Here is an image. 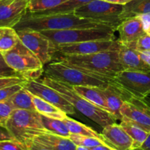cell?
<instances>
[{"instance_id": "cell-41", "label": "cell", "mask_w": 150, "mask_h": 150, "mask_svg": "<svg viewBox=\"0 0 150 150\" xmlns=\"http://www.w3.org/2000/svg\"><path fill=\"white\" fill-rule=\"evenodd\" d=\"M141 149L142 150H150V133L146 140L145 141V142L141 147Z\"/></svg>"}, {"instance_id": "cell-23", "label": "cell", "mask_w": 150, "mask_h": 150, "mask_svg": "<svg viewBox=\"0 0 150 150\" xmlns=\"http://www.w3.org/2000/svg\"><path fill=\"white\" fill-rule=\"evenodd\" d=\"M141 14H150V0H132L124 5L120 18L124 20Z\"/></svg>"}, {"instance_id": "cell-30", "label": "cell", "mask_w": 150, "mask_h": 150, "mask_svg": "<svg viewBox=\"0 0 150 150\" xmlns=\"http://www.w3.org/2000/svg\"><path fill=\"white\" fill-rule=\"evenodd\" d=\"M122 45L136 50L139 52L149 51L150 50V35L145 34L143 36L140 37L139 39L133 41V42H129L127 44H122Z\"/></svg>"}, {"instance_id": "cell-20", "label": "cell", "mask_w": 150, "mask_h": 150, "mask_svg": "<svg viewBox=\"0 0 150 150\" xmlns=\"http://www.w3.org/2000/svg\"><path fill=\"white\" fill-rule=\"evenodd\" d=\"M120 125L133 139V146L131 149H139L142 147L143 144L147 139L149 133L124 117H122Z\"/></svg>"}, {"instance_id": "cell-42", "label": "cell", "mask_w": 150, "mask_h": 150, "mask_svg": "<svg viewBox=\"0 0 150 150\" xmlns=\"http://www.w3.org/2000/svg\"><path fill=\"white\" fill-rule=\"evenodd\" d=\"M25 148H26V150H48L46 149H44V148H41L39 147V146H35L33 144H31L28 145V146H26Z\"/></svg>"}, {"instance_id": "cell-4", "label": "cell", "mask_w": 150, "mask_h": 150, "mask_svg": "<svg viewBox=\"0 0 150 150\" xmlns=\"http://www.w3.org/2000/svg\"><path fill=\"white\" fill-rule=\"evenodd\" d=\"M41 82L59 92L63 98L73 105L76 109L103 128L106 125L115 123L116 120L108 112L98 108L79 95L73 86L45 76Z\"/></svg>"}, {"instance_id": "cell-16", "label": "cell", "mask_w": 150, "mask_h": 150, "mask_svg": "<svg viewBox=\"0 0 150 150\" xmlns=\"http://www.w3.org/2000/svg\"><path fill=\"white\" fill-rule=\"evenodd\" d=\"M32 144L48 150L76 149V145L69 138L58 136L49 132L38 135L33 139Z\"/></svg>"}, {"instance_id": "cell-21", "label": "cell", "mask_w": 150, "mask_h": 150, "mask_svg": "<svg viewBox=\"0 0 150 150\" xmlns=\"http://www.w3.org/2000/svg\"><path fill=\"white\" fill-rule=\"evenodd\" d=\"M91 1H92V0H67L57 7L49 9V10L35 12V13H29V12H28V13L35 15V16H48V15L54 14L73 13L79 7L87 4Z\"/></svg>"}, {"instance_id": "cell-34", "label": "cell", "mask_w": 150, "mask_h": 150, "mask_svg": "<svg viewBox=\"0 0 150 150\" xmlns=\"http://www.w3.org/2000/svg\"><path fill=\"white\" fill-rule=\"evenodd\" d=\"M0 150H26L24 146L13 139L0 140Z\"/></svg>"}, {"instance_id": "cell-37", "label": "cell", "mask_w": 150, "mask_h": 150, "mask_svg": "<svg viewBox=\"0 0 150 150\" xmlns=\"http://www.w3.org/2000/svg\"><path fill=\"white\" fill-rule=\"evenodd\" d=\"M139 53L142 59L144 62L145 64H146L150 69V50L146 51H142V52H139Z\"/></svg>"}, {"instance_id": "cell-22", "label": "cell", "mask_w": 150, "mask_h": 150, "mask_svg": "<svg viewBox=\"0 0 150 150\" xmlns=\"http://www.w3.org/2000/svg\"><path fill=\"white\" fill-rule=\"evenodd\" d=\"M32 100H33L35 110L41 115L61 120H63L67 117V114L64 113V111L39 97L33 95Z\"/></svg>"}, {"instance_id": "cell-36", "label": "cell", "mask_w": 150, "mask_h": 150, "mask_svg": "<svg viewBox=\"0 0 150 150\" xmlns=\"http://www.w3.org/2000/svg\"><path fill=\"white\" fill-rule=\"evenodd\" d=\"M138 17L142 21V27L145 33L150 35V14H141Z\"/></svg>"}, {"instance_id": "cell-14", "label": "cell", "mask_w": 150, "mask_h": 150, "mask_svg": "<svg viewBox=\"0 0 150 150\" xmlns=\"http://www.w3.org/2000/svg\"><path fill=\"white\" fill-rule=\"evenodd\" d=\"M26 0H0V27H14L27 13Z\"/></svg>"}, {"instance_id": "cell-12", "label": "cell", "mask_w": 150, "mask_h": 150, "mask_svg": "<svg viewBox=\"0 0 150 150\" xmlns=\"http://www.w3.org/2000/svg\"><path fill=\"white\" fill-rule=\"evenodd\" d=\"M23 88L31 94L49 103L55 105L67 114H74L76 108L64 98H63L57 91L38 80L26 81L23 83Z\"/></svg>"}, {"instance_id": "cell-7", "label": "cell", "mask_w": 150, "mask_h": 150, "mask_svg": "<svg viewBox=\"0 0 150 150\" xmlns=\"http://www.w3.org/2000/svg\"><path fill=\"white\" fill-rule=\"evenodd\" d=\"M1 54L6 63L26 81L38 80L44 73L42 62L21 40L14 48Z\"/></svg>"}, {"instance_id": "cell-44", "label": "cell", "mask_w": 150, "mask_h": 150, "mask_svg": "<svg viewBox=\"0 0 150 150\" xmlns=\"http://www.w3.org/2000/svg\"><path fill=\"white\" fill-rule=\"evenodd\" d=\"M131 150H142L141 148H139V149H131Z\"/></svg>"}, {"instance_id": "cell-29", "label": "cell", "mask_w": 150, "mask_h": 150, "mask_svg": "<svg viewBox=\"0 0 150 150\" xmlns=\"http://www.w3.org/2000/svg\"><path fill=\"white\" fill-rule=\"evenodd\" d=\"M69 139L76 146H82L88 148L95 147V146L101 144H106L105 142L99 139H97V138L95 137H91V136H82V135L70 134Z\"/></svg>"}, {"instance_id": "cell-39", "label": "cell", "mask_w": 150, "mask_h": 150, "mask_svg": "<svg viewBox=\"0 0 150 150\" xmlns=\"http://www.w3.org/2000/svg\"><path fill=\"white\" fill-rule=\"evenodd\" d=\"M103 1H107V2L112 3L116 4H122V5H125L128 2H130L132 0H103Z\"/></svg>"}, {"instance_id": "cell-25", "label": "cell", "mask_w": 150, "mask_h": 150, "mask_svg": "<svg viewBox=\"0 0 150 150\" xmlns=\"http://www.w3.org/2000/svg\"><path fill=\"white\" fill-rule=\"evenodd\" d=\"M19 37L13 27H0V53H4L14 48L18 42Z\"/></svg>"}, {"instance_id": "cell-11", "label": "cell", "mask_w": 150, "mask_h": 150, "mask_svg": "<svg viewBox=\"0 0 150 150\" xmlns=\"http://www.w3.org/2000/svg\"><path fill=\"white\" fill-rule=\"evenodd\" d=\"M120 42L118 39L91 40L79 43L55 46L56 54L63 56L88 55L103 51H119Z\"/></svg>"}, {"instance_id": "cell-1", "label": "cell", "mask_w": 150, "mask_h": 150, "mask_svg": "<svg viewBox=\"0 0 150 150\" xmlns=\"http://www.w3.org/2000/svg\"><path fill=\"white\" fill-rule=\"evenodd\" d=\"M57 60L67 65L117 84L114 78L122 71L119 58V51H103L88 55H59Z\"/></svg>"}, {"instance_id": "cell-40", "label": "cell", "mask_w": 150, "mask_h": 150, "mask_svg": "<svg viewBox=\"0 0 150 150\" xmlns=\"http://www.w3.org/2000/svg\"><path fill=\"white\" fill-rule=\"evenodd\" d=\"M89 149H90V150H115L114 149H113V148L108 146L106 144L98 145V146L92 148H89Z\"/></svg>"}, {"instance_id": "cell-13", "label": "cell", "mask_w": 150, "mask_h": 150, "mask_svg": "<svg viewBox=\"0 0 150 150\" xmlns=\"http://www.w3.org/2000/svg\"><path fill=\"white\" fill-rule=\"evenodd\" d=\"M120 112L122 117L150 133V105L145 100L133 98L125 101Z\"/></svg>"}, {"instance_id": "cell-31", "label": "cell", "mask_w": 150, "mask_h": 150, "mask_svg": "<svg viewBox=\"0 0 150 150\" xmlns=\"http://www.w3.org/2000/svg\"><path fill=\"white\" fill-rule=\"evenodd\" d=\"M14 110L9 100L0 102V127L5 128L6 123Z\"/></svg>"}, {"instance_id": "cell-9", "label": "cell", "mask_w": 150, "mask_h": 150, "mask_svg": "<svg viewBox=\"0 0 150 150\" xmlns=\"http://www.w3.org/2000/svg\"><path fill=\"white\" fill-rule=\"evenodd\" d=\"M114 81L135 98L146 100L150 95V70H122L114 78Z\"/></svg>"}, {"instance_id": "cell-10", "label": "cell", "mask_w": 150, "mask_h": 150, "mask_svg": "<svg viewBox=\"0 0 150 150\" xmlns=\"http://www.w3.org/2000/svg\"><path fill=\"white\" fill-rule=\"evenodd\" d=\"M21 42L34 53L43 65L53 61L56 55L55 46L45 35L39 31L23 30L17 31Z\"/></svg>"}, {"instance_id": "cell-33", "label": "cell", "mask_w": 150, "mask_h": 150, "mask_svg": "<svg viewBox=\"0 0 150 150\" xmlns=\"http://www.w3.org/2000/svg\"><path fill=\"white\" fill-rule=\"evenodd\" d=\"M26 81V79L19 76H0V89L22 83Z\"/></svg>"}, {"instance_id": "cell-5", "label": "cell", "mask_w": 150, "mask_h": 150, "mask_svg": "<svg viewBox=\"0 0 150 150\" xmlns=\"http://www.w3.org/2000/svg\"><path fill=\"white\" fill-rule=\"evenodd\" d=\"M47 37L54 46L79 43L91 40H115L117 29L109 26L91 28H76L63 30L39 31Z\"/></svg>"}, {"instance_id": "cell-26", "label": "cell", "mask_w": 150, "mask_h": 150, "mask_svg": "<svg viewBox=\"0 0 150 150\" xmlns=\"http://www.w3.org/2000/svg\"><path fill=\"white\" fill-rule=\"evenodd\" d=\"M63 121H64V122L67 125V128H68L69 131H70L71 134H78L82 135V136H91V137H95L103 141V138L101 133L100 134V133H98V132L94 130L91 127H88V126L82 124V123L76 121V120H73V119L70 118L68 117L64 119Z\"/></svg>"}, {"instance_id": "cell-45", "label": "cell", "mask_w": 150, "mask_h": 150, "mask_svg": "<svg viewBox=\"0 0 150 150\" xmlns=\"http://www.w3.org/2000/svg\"><path fill=\"white\" fill-rule=\"evenodd\" d=\"M26 1H27L28 2H29V1H32V0H26Z\"/></svg>"}, {"instance_id": "cell-28", "label": "cell", "mask_w": 150, "mask_h": 150, "mask_svg": "<svg viewBox=\"0 0 150 150\" xmlns=\"http://www.w3.org/2000/svg\"><path fill=\"white\" fill-rule=\"evenodd\" d=\"M65 1L67 0H32L28 2L27 12L35 13L49 10L57 7Z\"/></svg>"}, {"instance_id": "cell-38", "label": "cell", "mask_w": 150, "mask_h": 150, "mask_svg": "<svg viewBox=\"0 0 150 150\" xmlns=\"http://www.w3.org/2000/svg\"><path fill=\"white\" fill-rule=\"evenodd\" d=\"M4 139H13V140H14L5 128L0 127V140H4Z\"/></svg>"}, {"instance_id": "cell-2", "label": "cell", "mask_w": 150, "mask_h": 150, "mask_svg": "<svg viewBox=\"0 0 150 150\" xmlns=\"http://www.w3.org/2000/svg\"><path fill=\"white\" fill-rule=\"evenodd\" d=\"M108 26L97 21L80 17L73 13L54 14L48 16H35L26 13L21 20L14 26L16 31L29 30H63L76 28H91Z\"/></svg>"}, {"instance_id": "cell-32", "label": "cell", "mask_w": 150, "mask_h": 150, "mask_svg": "<svg viewBox=\"0 0 150 150\" xmlns=\"http://www.w3.org/2000/svg\"><path fill=\"white\" fill-rule=\"evenodd\" d=\"M24 83V82H23ZM23 83L15 84L0 89V102L8 100L14 94L23 87Z\"/></svg>"}, {"instance_id": "cell-6", "label": "cell", "mask_w": 150, "mask_h": 150, "mask_svg": "<svg viewBox=\"0 0 150 150\" xmlns=\"http://www.w3.org/2000/svg\"><path fill=\"white\" fill-rule=\"evenodd\" d=\"M45 76L71 86H92L105 89L112 83L79 69L55 60L46 64Z\"/></svg>"}, {"instance_id": "cell-35", "label": "cell", "mask_w": 150, "mask_h": 150, "mask_svg": "<svg viewBox=\"0 0 150 150\" xmlns=\"http://www.w3.org/2000/svg\"><path fill=\"white\" fill-rule=\"evenodd\" d=\"M0 76H19V77H22L20 74L15 71L6 63L1 53H0Z\"/></svg>"}, {"instance_id": "cell-18", "label": "cell", "mask_w": 150, "mask_h": 150, "mask_svg": "<svg viewBox=\"0 0 150 150\" xmlns=\"http://www.w3.org/2000/svg\"><path fill=\"white\" fill-rule=\"evenodd\" d=\"M120 64L124 70L133 71H149V67L142 59L139 51L120 44L119 50Z\"/></svg>"}, {"instance_id": "cell-15", "label": "cell", "mask_w": 150, "mask_h": 150, "mask_svg": "<svg viewBox=\"0 0 150 150\" xmlns=\"http://www.w3.org/2000/svg\"><path fill=\"white\" fill-rule=\"evenodd\" d=\"M101 135L106 144L115 150H131L132 149L133 139L120 125L116 122L104 127Z\"/></svg>"}, {"instance_id": "cell-8", "label": "cell", "mask_w": 150, "mask_h": 150, "mask_svg": "<svg viewBox=\"0 0 150 150\" xmlns=\"http://www.w3.org/2000/svg\"><path fill=\"white\" fill-rule=\"evenodd\" d=\"M124 5L107 2L103 0H92L79 7L74 13L84 18L97 21L117 29L122 20L120 18Z\"/></svg>"}, {"instance_id": "cell-17", "label": "cell", "mask_w": 150, "mask_h": 150, "mask_svg": "<svg viewBox=\"0 0 150 150\" xmlns=\"http://www.w3.org/2000/svg\"><path fill=\"white\" fill-rule=\"evenodd\" d=\"M117 31L119 32L118 40L121 44L133 42L146 34L142 27V21L138 16L122 20Z\"/></svg>"}, {"instance_id": "cell-27", "label": "cell", "mask_w": 150, "mask_h": 150, "mask_svg": "<svg viewBox=\"0 0 150 150\" xmlns=\"http://www.w3.org/2000/svg\"><path fill=\"white\" fill-rule=\"evenodd\" d=\"M41 120H42L44 127L49 133L63 136V137H70L71 133H70L67 125L63 120L51 118V117L44 115H41Z\"/></svg>"}, {"instance_id": "cell-19", "label": "cell", "mask_w": 150, "mask_h": 150, "mask_svg": "<svg viewBox=\"0 0 150 150\" xmlns=\"http://www.w3.org/2000/svg\"><path fill=\"white\" fill-rule=\"evenodd\" d=\"M73 87L79 95L98 106V108L108 112L106 100L102 89L83 86H73Z\"/></svg>"}, {"instance_id": "cell-24", "label": "cell", "mask_w": 150, "mask_h": 150, "mask_svg": "<svg viewBox=\"0 0 150 150\" xmlns=\"http://www.w3.org/2000/svg\"><path fill=\"white\" fill-rule=\"evenodd\" d=\"M33 95L25 88L16 92L8 100L14 109H24L36 111L33 103Z\"/></svg>"}, {"instance_id": "cell-43", "label": "cell", "mask_w": 150, "mask_h": 150, "mask_svg": "<svg viewBox=\"0 0 150 150\" xmlns=\"http://www.w3.org/2000/svg\"><path fill=\"white\" fill-rule=\"evenodd\" d=\"M76 150H90V149L88 147H85V146H76Z\"/></svg>"}, {"instance_id": "cell-3", "label": "cell", "mask_w": 150, "mask_h": 150, "mask_svg": "<svg viewBox=\"0 0 150 150\" xmlns=\"http://www.w3.org/2000/svg\"><path fill=\"white\" fill-rule=\"evenodd\" d=\"M5 129L14 140L24 147L31 144L38 135L48 132L44 127L41 115L38 111L24 109L13 110Z\"/></svg>"}]
</instances>
